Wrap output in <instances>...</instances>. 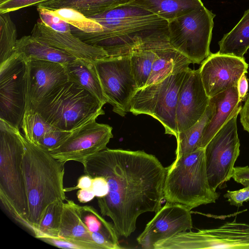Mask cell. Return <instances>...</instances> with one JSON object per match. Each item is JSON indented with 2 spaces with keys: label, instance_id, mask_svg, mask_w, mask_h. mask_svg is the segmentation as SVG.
<instances>
[{
  "label": "cell",
  "instance_id": "obj_16",
  "mask_svg": "<svg viewBox=\"0 0 249 249\" xmlns=\"http://www.w3.org/2000/svg\"><path fill=\"white\" fill-rule=\"evenodd\" d=\"M26 98L25 111L36 105L54 89L68 82L65 66L59 63L34 58L26 60Z\"/></svg>",
  "mask_w": 249,
  "mask_h": 249
},
{
  "label": "cell",
  "instance_id": "obj_6",
  "mask_svg": "<svg viewBox=\"0 0 249 249\" xmlns=\"http://www.w3.org/2000/svg\"><path fill=\"white\" fill-rule=\"evenodd\" d=\"M104 105L89 92L68 81L54 89L33 110L54 127L72 131L104 114Z\"/></svg>",
  "mask_w": 249,
  "mask_h": 249
},
{
  "label": "cell",
  "instance_id": "obj_23",
  "mask_svg": "<svg viewBox=\"0 0 249 249\" xmlns=\"http://www.w3.org/2000/svg\"><path fill=\"white\" fill-rule=\"evenodd\" d=\"M58 237L96 244L83 221L82 206L71 200L64 203Z\"/></svg>",
  "mask_w": 249,
  "mask_h": 249
},
{
  "label": "cell",
  "instance_id": "obj_33",
  "mask_svg": "<svg viewBox=\"0 0 249 249\" xmlns=\"http://www.w3.org/2000/svg\"><path fill=\"white\" fill-rule=\"evenodd\" d=\"M40 20L51 29L60 32H71V25L55 15L52 10L36 6Z\"/></svg>",
  "mask_w": 249,
  "mask_h": 249
},
{
  "label": "cell",
  "instance_id": "obj_41",
  "mask_svg": "<svg viewBox=\"0 0 249 249\" xmlns=\"http://www.w3.org/2000/svg\"><path fill=\"white\" fill-rule=\"evenodd\" d=\"M239 114L240 121L244 129L249 133V93L247 95L245 104Z\"/></svg>",
  "mask_w": 249,
  "mask_h": 249
},
{
  "label": "cell",
  "instance_id": "obj_3",
  "mask_svg": "<svg viewBox=\"0 0 249 249\" xmlns=\"http://www.w3.org/2000/svg\"><path fill=\"white\" fill-rule=\"evenodd\" d=\"M23 140L25 149L21 167L27 200L25 227L34 234L48 206L66 200L63 185L65 163L24 136Z\"/></svg>",
  "mask_w": 249,
  "mask_h": 249
},
{
  "label": "cell",
  "instance_id": "obj_7",
  "mask_svg": "<svg viewBox=\"0 0 249 249\" xmlns=\"http://www.w3.org/2000/svg\"><path fill=\"white\" fill-rule=\"evenodd\" d=\"M214 17L203 5L168 21L170 44L192 63H201L211 53Z\"/></svg>",
  "mask_w": 249,
  "mask_h": 249
},
{
  "label": "cell",
  "instance_id": "obj_43",
  "mask_svg": "<svg viewBox=\"0 0 249 249\" xmlns=\"http://www.w3.org/2000/svg\"><path fill=\"white\" fill-rule=\"evenodd\" d=\"M237 89L240 101H244L248 90V82L246 74H243L239 79L237 84Z\"/></svg>",
  "mask_w": 249,
  "mask_h": 249
},
{
  "label": "cell",
  "instance_id": "obj_44",
  "mask_svg": "<svg viewBox=\"0 0 249 249\" xmlns=\"http://www.w3.org/2000/svg\"><path fill=\"white\" fill-rule=\"evenodd\" d=\"M76 195L79 201L83 203L91 201L95 196L91 188L80 189L77 192Z\"/></svg>",
  "mask_w": 249,
  "mask_h": 249
},
{
  "label": "cell",
  "instance_id": "obj_18",
  "mask_svg": "<svg viewBox=\"0 0 249 249\" xmlns=\"http://www.w3.org/2000/svg\"><path fill=\"white\" fill-rule=\"evenodd\" d=\"M31 35L76 58L94 61L107 57L102 48L84 42L71 32L56 31L46 25L40 19L34 26Z\"/></svg>",
  "mask_w": 249,
  "mask_h": 249
},
{
  "label": "cell",
  "instance_id": "obj_32",
  "mask_svg": "<svg viewBox=\"0 0 249 249\" xmlns=\"http://www.w3.org/2000/svg\"><path fill=\"white\" fill-rule=\"evenodd\" d=\"M52 11L69 24L83 32L94 33L102 30L101 26L97 22L76 10L64 8Z\"/></svg>",
  "mask_w": 249,
  "mask_h": 249
},
{
  "label": "cell",
  "instance_id": "obj_35",
  "mask_svg": "<svg viewBox=\"0 0 249 249\" xmlns=\"http://www.w3.org/2000/svg\"><path fill=\"white\" fill-rule=\"evenodd\" d=\"M40 240L51 245L62 249H102L96 244L77 240L59 237H42Z\"/></svg>",
  "mask_w": 249,
  "mask_h": 249
},
{
  "label": "cell",
  "instance_id": "obj_10",
  "mask_svg": "<svg viewBox=\"0 0 249 249\" xmlns=\"http://www.w3.org/2000/svg\"><path fill=\"white\" fill-rule=\"evenodd\" d=\"M238 114L230 118L204 148L208 179L215 191L227 187V182L232 177L234 164L239 156Z\"/></svg>",
  "mask_w": 249,
  "mask_h": 249
},
{
  "label": "cell",
  "instance_id": "obj_29",
  "mask_svg": "<svg viewBox=\"0 0 249 249\" xmlns=\"http://www.w3.org/2000/svg\"><path fill=\"white\" fill-rule=\"evenodd\" d=\"M64 201L53 203L47 208L34 234L36 238L58 237Z\"/></svg>",
  "mask_w": 249,
  "mask_h": 249
},
{
  "label": "cell",
  "instance_id": "obj_17",
  "mask_svg": "<svg viewBox=\"0 0 249 249\" xmlns=\"http://www.w3.org/2000/svg\"><path fill=\"white\" fill-rule=\"evenodd\" d=\"M209 101L210 97L207 95L201 81L199 69L193 70L189 68L181 86L177 103V136L191 127L202 117Z\"/></svg>",
  "mask_w": 249,
  "mask_h": 249
},
{
  "label": "cell",
  "instance_id": "obj_8",
  "mask_svg": "<svg viewBox=\"0 0 249 249\" xmlns=\"http://www.w3.org/2000/svg\"><path fill=\"white\" fill-rule=\"evenodd\" d=\"M187 70L138 89L131 100L129 112L152 116L162 124L166 134L176 137L177 106Z\"/></svg>",
  "mask_w": 249,
  "mask_h": 249
},
{
  "label": "cell",
  "instance_id": "obj_12",
  "mask_svg": "<svg viewBox=\"0 0 249 249\" xmlns=\"http://www.w3.org/2000/svg\"><path fill=\"white\" fill-rule=\"evenodd\" d=\"M104 94L113 111L124 116L130 110L131 100L138 89L132 73L130 55L93 61Z\"/></svg>",
  "mask_w": 249,
  "mask_h": 249
},
{
  "label": "cell",
  "instance_id": "obj_24",
  "mask_svg": "<svg viewBox=\"0 0 249 249\" xmlns=\"http://www.w3.org/2000/svg\"><path fill=\"white\" fill-rule=\"evenodd\" d=\"M130 3L168 21L204 5L201 0H132Z\"/></svg>",
  "mask_w": 249,
  "mask_h": 249
},
{
  "label": "cell",
  "instance_id": "obj_31",
  "mask_svg": "<svg viewBox=\"0 0 249 249\" xmlns=\"http://www.w3.org/2000/svg\"><path fill=\"white\" fill-rule=\"evenodd\" d=\"M21 128L24 132V137L36 144L45 133L56 128L48 124L37 112L34 110L25 112Z\"/></svg>",
  "mask_w": 249,
  "mask_h": 249
},
{
  "label": "cell",
  "instance_id": "obj_28",
  "mask_svg": "<svg viewBox=\"0 0 249 249\" xmlns=\"http://www.w3.org/2000/svg\"><path fill=\"white\" fill-rule=\"evenodd\" d=\"M213 112V106L209 103L202 117L191 127L178 135L176 138V157L200 148V144L203 131L211 119Z\"/></svg>",
  "mask_w": 249,
  "mask_h": 249
},
{
  "label": "cell",
  "instance_id": "obj_1",
  "mask_svg": "<svg viewBox=\"0 0 249 249\" xmlns=\"http://www.w3.org/2000/svg\"><path fill=\"white\" fill-rule=\"evenodd\" d=\"M82 164L85 174L107 180L108 193L97 197L98 205L101 215L111 218L119 235L127 238L140 215L161 208L167 167L154 155L107 148Z\"/></svg>",
  "mask_w": 249,
  "mask_h": 249
},
{
  "label": "cell",
  "instance_id": "obj_11",
  "mask_svg": "<svg viewBox=\"0 0 249 249\" xmlns=\"http://www.w3.org/2000/svg\"><path fill=\"white\" fill-rule=\"evenodd\" d=\"M26 61L14 52L0 64V119L19 130L25 111Z\"/></svg>",
  "mask_w": 249,
  "mask_h": 249
},
{
  "label": "cell",
  "instance_id": "obj_13",
  "mask_svg": "<svg viewBox=\"0 0 249 249\" xmlns=\"http://www.w3.org/2000/svg\"><path fill=\"white\" fill-rule=\"evenodd\" d=\"M112 130L110 125L93 119L73 130L59 146L49 152L60 161L83 164L89 158L107 148L113 137Z\"/></svg>",
  "mask_w": 249,
  "mask_h": 249
},
{
  "label": "cell",
  "instance_id": "obj_27",
  "mask_svg": "<svg viewBox=\"0 0 249 249\" xmlns=\"http://www.w3.org/2000/svg\"><path fill=\"white\" fill-rule=\"evenodd\" d=\"M168 43L143 46L129 54L132 73L138 89L145 87L149 79L156 56V49Z\"/></svg>",
  "mask_w": 249,
  "mask_h": 249
},
{
  "label": "cell",
  "instance_id": "obj_38",
  "mask_svg": "<svg viewBox=\"0 0 249 249\" xmlns=\"http://www.w3.org/2000/svg\"><path fill=\"white\" fill-rule=\"evenodd\" d=\"M224 197L228 199L231 205L241 207L244 202L249 201V185L238 190H228Z\"/></svg>",
  "mask_w": 249,
  "mask_h": 249
},
{
  "label": "cell",
  "instance_id": "obj_30",
  "mask_svg": "<svg viewBox=\"0 0 249 249\" xmlns=\"http://www.w3.org/2000/svg\"><path fill=\"white\" fill-rule=\"evenodd\" d=\"M17 37L16 26L9 13H0V64L14 53Z\"/></svg>",
  "mask_w": 249,
  "mask_h": 249
},
{
  "label": "cell",
  "instance_id": "obj_42",
  "mask_svg": "<svg viewBox=\"0 0 249 249\" xmlns=\"http://www.w3.org/2000/svg\"><path fill=\"white\" fill-rule=\"evenodd\" d=\"M92 178L85 174L79 178L77 185L72 187L64 188L65 192H70L78 189H89L91 188Z\"/></svg>",
  "mask_w": 249,
  "mask_h": 249
},
{
  "label": "cell",
  "instance_id": "obj_26",
  "mask_svg": "<svg viewBox=\"0 0 249 249\" xmlns=\"http://www.w3.org/2000/svg\"><path fill=\"white\" fill-rule=\"evenodd\" d=\"M220 54L244 58L249 49V9L236 25L219 41Z\"/></svg>",
  "mask_w": 249,
  "mask_h": 249
},
{
  "label": "cell",
  "instance_id": "obj_15",
  "mask_svg": "<svg viewBox=\"0 0 249 249\" xmlns=\"http://www.w3.org/2000/svg\"><path fill=\"white\" fill-rule=\"evenodd\" d=\"M199 72L210 98L231 87L237 86L241 77L247 73L249 65L244 58L211 53L201 62Z\"/></svg>",
  "mask_w": 249,
  "mask_h": 249
},
{
  "label": "cell",
  "instance_id": "obj_21",
  "mask_svg": "<svg viewBox=\"0 0 249 249\" xmlns=\"http://www.w3.org/2000/svg\"><path fill=\"white\" fill-rule=\"evenodd\" d=\"M65 66L69 81L89 92L103 105L107 103L93 61L76 58Z\"/></svg>",
  "mask_w": 249,
  "mask_h": 249
},
{
  "label": "cell",
  "instance_id": "obj_4",
  "mask_svg": "<svg viewBox=\"0 0 249 249\" xmlns=\"http://www.w3.org/2000/svg\"><path fill=\"white\" fill-rule=\"evenodd\" d=\"M220 195L209 185L204 148L176 157L167 167L163 187L166 202L179 204L191 210L215 203Z\"/></svg>",
  "mask_w": 249,
  "mask_h": 249
},
{
  "label": "cell",
  "instance_id": "obj_45",
  "mask_svg": "<svg viewBox=\"0 0 249 249\" xmlns=\"http://www.w3.org/2000/svg\"><path fill=\"white\" fill-rule=\"evenodd\" d=\"M8 0H0V4H1Z\"/></svg>",
  "mask_w": 249,
  "mask_h": 249
},
{
  "label": "cell",
  "instance_id": "obj_20",
  "mask_svg": "<svg viewBox=\"0 0 249 249\" xmlns=\"http://www.w3.org/2000/svg\"><path fill=\"white\" fill-rule=\"evenodd\" d=\"M156 56L146 86L161 81L171 74L186 71L191 61L170 43L155 50Z\"/></svg>",
  "mask_w": 249,
  "mask_h": 249
},
{
  "label": "cell",
  "instance_id": "obj_22",
  "mask_svg": "<svg viewBox=\"0 0 249 249\" xmlns=\"http://www.w3.org/2000/svg\"><path fill=\"white\" fill-rule=\"evenodd\" d=\"M14 52L22 54L25 60L34 58L64 66L76 59L66 52L35 38L31 35L25 36L18 39Z\"/></svg>",
  "mask_w": 249,
  "mask_h": 249
},
{
  "label": "cell",
  "instance_id": "obj_5",
  "mask_svg": "<svg viewBox=\"0 0 249 249\" xmlns=\"http://www.w3.org/2000/svg\"><path fill=\"white\" fill-rule=\"evenodd\" d=\"M19 130L0 119V199L9 214L26 226L27 200L21 164L25 151Z\"/></svg>",
  "mask_w": 249,
  "mask_h": 249
},
{
  "label": "cell",
  "instance_id": "obj_36",
  "mask_svg": "<svg viewBox=\"0 0 249 249\" xmlns=\"http://www.w3.org/2000/svg\"><path fill=\"white\" fill-rule=\"evenodd\" d=\"M82 210L83 221L91 232L99 231L104 227L111 224L91 206H82Z\"/></svg>",
  "mask_w": 249,
  "mask_h": 249
},
{
  "label": "cell",
  "instance_id": "obj_9",
  "mask_svg": "<svg viewBox=\"0 0 249 249\" xmlns=\"http://www.w3.org/2000/svg\"><path fill=\"white\" fill-rule=\"evenodd\" d=\"M249 249V225L227 222L213 229L183 231L155 244L154 249Z\"/></svg>",
  "mask_w": 249,
  "mask_h": 249
},
{
  "label": "cell",
  "instance_id": "obj_34",
  "mask_svg": "<svg viewBox=\"0 0 249 249\" xmlns=\"http://www.w3.org/2000/svg\"><path fill=\"white\" fill-rule=\"evenodd\" d=\"M71 132L54 128L45 133L36 145L44 150L50 151L59 146Z\"/></svg>",
  "mask_w": 249,
  "mask_h": 249
},
{
  "label": "cell",
  "instance_id": "obj_25",
  "mask_svg": "<svg viewBox=\"0 0 249 249\" xmlns=\"http://www.w3.org/2000/svg\"><path fill=\"white\" fill-rule=\"evenodd\" d=\"M132 0H49L39 3L51 10L61 8H71L86 17L104 12L122 5L129 3Z\"/></svg>",
  "mask_w": 249,
  "mask_h": 249
},
{
  "label": "cell",
  "instance_id": "obj_2",
  "mask_svg": "<svg viewBox=\"0 0 249 249\" xmlns=\"http://www.w3.org/2000/svg\"><path fill=\"white\" fill-rule=\"evenodd\" d=\"M87 17L100 24L101 31L86 33L71 25V33L102 48L107 57L129 55L142 47L169 41L167 20L130 3Z\"/></svg>",
  "mask_w": 249,
  "mask_h": 249
},
{
  "label": "cell",
  "instance_id": "obj_19",
  "mask_svg": "<svg viewBox=\"0 0 249 249\" xmlns=\"http://www.w3.org/2000/svg\"><path fill=\"white\" fill-rule=\"evenodd\" d=\"M209 103L213 107L211 119L203 132L200 148H205L210 140L242 107L237 87H231L210 98Z\"/></svg>",
  "mask_w": 249,
  "mask_h": 249
},
{
  "label": "cell",
  "instance_id": "obj_37",
  "mask_svg": "<svg viewBox=\"0 0 249 249\" xmlns=\"http://www.w3.org/2000/svg\"><path fill=\"white\" fill-rule=\"evenodd\" d=\"M49 0H8L0 4V13H10Z\"/></svg>",
  "mask_w": 249,
  "mask_h": 249
},
{
  "label": "cell",
  "instance_id": "obj_39",
  "mask_svg": "<svg viewBox=\"0 0 249 249\" xmlns=\"http://www.w3.org/2000/svg\"><path fill=\"white\" fill-rule=\"evenodd\" d=\"M91 188L95 196L103 197L108 193V184L106 178L103 176H96L92 178Z\"/></svg>",
  "mask_w": 249,
  "mask_h": 249
},
{
  "label": "cell",
  "instance_id": "obj_40",
  "mask_svg": "<svg viewBox=\"0 0 249 249\" xmlns=\"http://www.w3.org/2000/svg\"><path fill=\"white\" fill-rule=\"evenodd\" d=\"M232 178L244 187L249 185V166L234 167Z\"/></svg>",
  "mask_w": 249,
  "mask_h": 249
},
{
  "label": "cell",
  "instance_id": "obj_14",
  "mask_svg": "<svg viewBox=\"0 0 249 249\" xmlns=\"http://www.w3.org/2000/svg\"><path fill=\"white\" fill-rule=\"evenodd\" d=\"M191 210L182 205L166 202L156 213L137 237L145 249H154L155 244L193 228Z\"/></svg>",
  "mask_w": 249,
  "mask_h": 249
}]
</instances>
